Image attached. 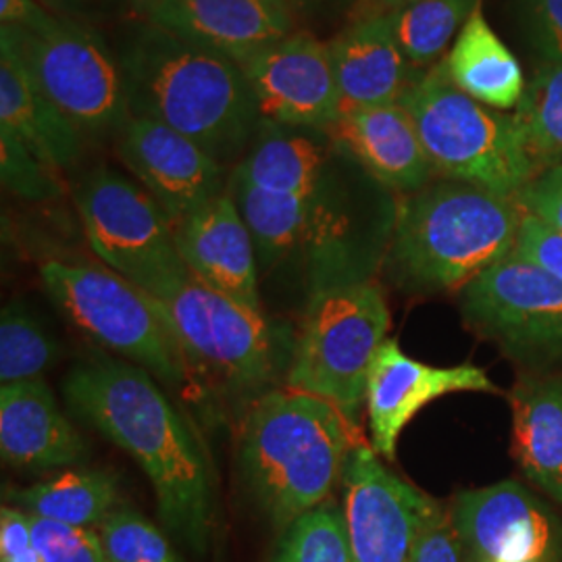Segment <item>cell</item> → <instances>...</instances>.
<instances>
[{"label":"cell","mask_w":562,"mask_h":562,"mask_svg":"<svg viewBox=\"0 0 562 562\" xmlns=\"http://www.w3.org/2000/svg\"><path fill=\"white\" fill-rule=\"evenodd\" d=\"M227 192L246 223L259 276L292 273L308 299L373 281L398 201L329 130L261 121Z\"/></svg>","instance_id":"obj_1"},{"label":"cell","mask_w":562,"mask_h":562,"mask_svg":"<svg viewBox=\"0 0 562 562\" xmlns=\"http://www.w3.org/2000/svg\"><path fill=\"white\" fill-rule=\"evenodd\" d=\"M67 408L138 462L153 485L162 529L204 554L215 517V482L199 436L138 364L97 355L63 382Z\"/></svg>","instance_id":"obj_2"},{"label":"cell","mask_w":562,"mask_h":562,"mask_svg":"<svg viewBox=\"0 0 562 562\" xmlns=\"http://www.w3.org/2000/svg\"><path fill=\"white\" fill-rule=\"evenodd\" d=\"M115 53L132 117L180 132L222 165L240 162L261 125L240 63L146 20L127 27Z\"/></svg>","instance_id":"obj_3"},{"label":"cell","mask_w":562,"mask_h":562,"mask_svg":"<svg viewBox=\"0 0 562 562\" xmlns=\"http://www.w3.org/2000/svg\"><path fill=\"white\" fill-rule=\"evenodd\" d=\"M340 408L290 387L271 390L241 419L240 473L278 531L329 498L361 440Z\"/></svg>","instance_id":"obj_4"},{"label":"cell","mask_w":562,"mask_h":562,"mask_svg":"<svg viewBox=\"0 0 562 562\" xmlns=\"http://www.w3.org/2000/svg\"><path fill=\"white\" fill-rule=\"evenodd\" d=\"M522 215L517 199L436 178L398 199L383 269L406 292L462 290L515 250Z\"/></svg>","instance_id":"obj_5"},{"label":"cell","mask_w":562,"mask_h":562,"mask_svg":"<svg viewBox=\"0 0 562 562\" xmlns=\"http://www.w3.org/2000/svg\"><path fill=\"white\" fill-rule=\"evenodd\" d=\"M401 104L438 178L469 181L517 199L542 171L517 117L467 97L448 78L443 60L419 74Z\"/></svg>","instance_id":"obj_6"},{"label":"cell","mask_w":562,"mask_h":562,"mask_svg":"<svg viewBox=\"0 0 562 562\" xmlns=\"http://www.w3.org/2000/svg\"><path fill=\"white\" fill-rule=\"evenodd\" d=\"M188 364L190 383L220 408L246 415L271 392L278 373L273 334L252 313L201 281H186L162 301Z\"/></svg>","instance_id":"obj_7"},{"label":"cell","mask_w":562,"mask_h":562,"mask_svg":"<svg viewBox=\"0 0 562 562\" xmlns=\"http://www.w3.org/2000/svg\"><path fill=\"white\" fill-rule=\"evenodd\" d=\"M41 278L48 299L86 336L138 364L157 382L171 387L190 383L161 301L106 265L55 259L42 265Z\"/></svg>","instance_id":"obj_8"},{"label":"cell","mask_w":562,"mask_h":562,"mask_svg":"<svg viewBox=\"0 0 562 562\" xmlns=\"http://www.w3.org/2000/svg\"><path fill=\"white\" fill-rule=\"evenodd\" d=\"M390 308L375 281L325 290L306 302L285 387L331 402L357 425Z\"/></svg>","instance_id":"obj_9"},{"label":"cell","mask_w":562,"mask_h":562,"mask_svg":"<svg viewBox=\"0 0 562 562\" xmlns=\"http://www.w3.org/2000/svg\"><path fill=\"white\" fill-rule=\"evenodd\" d=\"M0 48L86 138L120 132L132 117L117 53L90 23L59 18L41 32L0 25Z\"/></svg>","instance_id":"obj_10"},{"label":"cell","mask_w":562,"mask_h":562,"mask_svg":"<svg viewBox=\"0 0 562 562\" xmlns=\"http://www.w3.org/2000/svg\"><path fill=\"white\" fill-rule=\"evenodd\" d=\"M76 206L94 255L157 301L192 280L173 223L140 183L106 167L94 169L80 181Z\"/></svg>","instance_id":"obj_11"},{"label":"cell","mask_w":562,"mask_h":562,"mask_svg":"<svg viewBox=\"0 0 562 562\" xmlns=\"http://www.w3.org/2000/svg\"><path fill=\"white\" fill-rule=\"evenodd\" d=\"M464 322L529 367L562 362V281L513 250L461 290Z\"/></svg>","instance_id":"obj_12"},{"label":"cell","mask_w":562,"mask_h":562,"mask_svg":"<svg viewBox=\"0 0 562 562\" xmlns=\"http://www.w3.org/2000/svg\"><path fill=\"white\" fill-rule=\"evenodd\" d=\"M448 508L467 562H561V522L519 482L467 490Z\"/></svg>","instance_id":"obj_13"},{"label":"cell","mask_w":562,"mask_h":562,"mask_svg":"<svg viewBox=\"0 0 562 562\" xmlns=\"http://www.w3.org/2000/svg\"><path fill=\"white\" fill-rule=\"evenodd\" d=\"M341 485L355 561H411L434 498L387 471L364 442L352 448Z\"/></svg>","instance_id":"obj_14"},{"label":"cell","mask_w":562,"mask_h":562,"mask_svg":"<svg viewBox=\"0 0 562 562\" xmlns=\"http://www.w3.org/2000/svg\"><path fill=\"white\" fill-rule=\"evenodd\" d=\"M262 121L329 130L341 97L327 41L296 30L240 63Z\"/></svg>","instance_id":"obj_15"},{"label":"cell","mask_w":562,"mask_h":562,"mask_svg":"<svg viewBox=\"0 0 562 562\" xmlns=\"http://www.w3.org/2000/svg\"><path fill=\"white\" fill-rule=\"evenodd\" d=\"M117 155L173 223L183 222L227 190L225 165L180 132L144 117L120 130Z\"/></svg>","instance_id":"obj_16"},{"label":"cell","mask_w":562,"mask_h":562,"mask_svg":"<svg viewBox=\"0 0 562 562\" xmlns=\"http://www.w3.org/2000/svg\"><path fill=\"white\" fill-rule=\"evenodd\" d=\"M454 392L498 394L501 390L475 364H425L406 357L401 344L387 338L371 364L367 385V415L373 450L383 459L394 461L402 429L413 422L423 406Z\"/></svg>","instance_id":"obj_17"},{"label":"cell","mask_w":562,"mask_h":562,"mask_svg":"<svg viewBox=\"0 0 562 562\" xmlns=\"http://www.w3.org/2000/svg\"><path fill=\"white\" fill-rule=\"evenodd\" d=\"M176 241L194 280L262 315L257 248L227 190L178 223Z\"/></svg>","instance_id":"obj_18"},{"label":"cell","mask_w":562,"mask_h":562,"mask_svg":"<svg viewBox=\"0 0 562 562\" xmlns=\"http://www.w3.org/2000/svg\"><path fill=\"white\" fill-rule=\"evenodd\" d=\"M142 20L236 63L296 32L292 15L269 0H162Z\"/></svg>","instance_id":"obj_19"},{"label":"cell","mask_w":562,"mask_h":562,"mask_svg":"<svg viewBox=\"0 0 562 562\" xmlns=\"http://www.w3.org/2000/svg\"><path fill=\"white\" fill-rule=\"evenodd\" d=\"M329 134L394 194L419 192L438 178L401 102L346 106Z\"/></svg>","instance_id":"obj_20"},{"label":"cell","mask_w":562,"mask_h":562,"mask_svg":"<svg viewBox=\"0 0 562 562\" xmlns=\"http://www.w3.org/2000/svg\"><path fill=\"white\" fill-rule=\"evenodd\" d=\"M0 452L13 467L50 471L86 461L88 446L41 378L0 385Z\"/></svg>","instance_id":"obj_21"},{"label":"cell","mask_w":562,"mask_h":562,"mask_svg":"<svg viewBox=\"0 0 562 562\" xmlns=\"http://www.w3.org/2000/svg\"><path fill=\"white\" fill-rule=\"evenodd\" d=\"M327 46L341 109L401 102L422 74L404 57L387 15L346 23Z\"/></svg>","instance_id":"obj_22"},{"label":"cell","mask_w":562,"mask_h":562,"mask_svg":"<svg viewBox=\"0 0 562 562\" xmlns=\"http://www.w3.org/2000/svg\"><path fill=\"white\" fill-rule=\"evenodd\" d=\"M513 454L562 506V371L527 373L510 390Z\"/></svg>","instance_id":"obj_23"},{"label":"cell","mask_w":562,"mask_h":562,"mask_svg":"<svg viewBox=\"0 0 562 562\" xmlns=\"http://www.w3.org/2000/svg\"><path fill=\"white\" fill-rule=\"evenodd\" d=\"M0 125L57 171L80 161L86 140L80 127L42 92L7 48H0Z\"/></svg>","instance_id":"obj_24"},{"label":"cell","mask_w":562,"mask_h":562,"mask_svg":"<svg viewBox=\"0 0 562 562\" xmlns=\"http://www.w3.org/2000/svg\"><path fill=\"white\" fill-rule=\"evenodd\" d=\"M442 60L448 78L467 97L494 111H513L521 104L527 88L521 63L490 27L482 2Z\"/></svg>","instance_id":"obj_25"},{"label":"cell","mask_w":562,"mask_h":562,"mask_svg":"<svg viewBox=\"0 0 562 562\" xmlns=\"http://www.w3.org/2000/svg\"><path fill=\"white\" fill-rule=\"evenodd\" d=\"M7 498L32 517L92 529L120 506V490L106 471H67L27 490H11Z\"/></svg>","instance_id":"obj_26"},{"label":"cell","mask_w":562,"mask_h":562,"mask_svg":"<svg viewBox=\"0 0 562 562\" xmlns=\"http://www.w3.org/2000/svg\"><path fill=\"white\" fill-rule=\"evenodd\" d=\"M482 0H408L387 18L408 63L425 71L448 55Z\"/></svg>","instance_id":"obj_27"},{"label":"cell","mask_w":562,"mask_h":562,"mask_svg":"<svg viewBox=\"0 0 562 562\" xmlns=\"http://www.w3.org/2000/svg\"><path fill=\"white\" fill-rule=\"evenodd\" d=\"M515 117L540 169L562 167V63H543L536 71Z\"/></svg>","instance_id":"obj_28"},{"label":"cell","mask_w":562,"mask_h":562,"mask_svg":"<svg viewBox=\"0 0 562 562\" xmlns=\"http://www.w3.org/2000/svg\"><path fill=\"white\" fill-rule=\"evenodd\" d=\"M59 357V346L25 302L4 304L0 315V385L41 380Z\"/></svg>","instance_id":"obj_29"},{"label":"cell","mask_w":562,"mask_h":562,"mask_svg":"<svg viewBox=\"0 0 562 562\" xmlns=\"http://www.w3.org/2000/svg\"><path fill=\"white\" fill-rule=\"evenodd\" d=\"M278 562H357L340 504L327 498L292 522L283 531Z\"/></svg>","instance_id":"obj_30"},{"label":"cell","mask_w":562,"mask_h":562,"mask_svg":"<svg viewBox=\"0 0 562 562\" xmlns=\"http://www.w3.org/2000/svg\"><path fill=\"white\" fill-rule=\"evenodd\" d=\"M99 536L111 562H183L161 529L127 506L99 525Z\"/></svg>","instance_id":"obj_31"},{"label":"cell","mask_w":562,"mask_h":562,"mask_svg":"<svg viewBox=\"0 0 562 562\" xmlns=\"http://www.w3.org/2000/svg\"><path fill=\"white\" fill-rule=\"evenodd\" d=\"M0 176L4 188L23 201H55L63 194L57 169L42 161L4 125H0Z\"/></svg>","instance_id":"obj_32"},{"label":"cell","mask_w":562,"mask_h":562,"mask_svg":"<svg viewBox=\"0 0 562 562\" xmlns=\"http://www.w3.org/2000/svg\"><path fill=\"white\" fill-rule=\"evenodd\" d=\"M32 536L42 562H111L99 531L90 527L32 517Z\"/></svg>","instance_id":"obj_33"},{"label":"cell","mask_w":562,"mask_h":562,"mask_svg":"<svg viewBox=\"0 0 562 562\" xmlns=\"http://www.w3.org/2000/svg\"><path fill=\"white\" fill-rule=\"evenodd\" d=\"M408 562H467L448 506L431 503Z\"/></svg>","instance_id":"obj_34"},{"label":"cell","mask_w":562,"mask_h":562,"mask_svg":"<svg viewBox=\"0 0 562 562\" xmlns=\"http://www.w3.org/2000/svg\"><path fill=\"white\" fill-rule=\"evenodd\" d=\"M525 34L543 63H562V0H521Z\"/></svg>","instance_id":"obj_35"},{"label":"cell","mask_w":562,"mask_h":562,"mask_svg":"<svg viewBox=\"0 0 562 562\" xmlns=\"http://www.w3.org/2000/svg\"><path fill=\"white\" fill-rule=\"evenodd\" d=\"M515 250L562 281V234L548 223L525 213Z\"/></svg>","instance_id":"obj_36"},{"label":"cell","mask_w":562,"mask_h":562,"mask_svg":"<svg viewBox=\"0 0 562 562\" xmlns=\"http://www.w3.org/2000/svg\"><path fill=\"white\" fill-rule=\"evenodd\" d=\"M522 211L562 234V167H546L517 196Z\"/></svg>","instance_id":"obj_37"},{"label":"cell","mask_w":562,"mask_h":562,"mask_svg":"<svg viewBox=\"0 0 562 562\" xmlns=\"http://www.w3.org/2000/svg\"><path fill=\"white\" fill-rule=\"evenodd\" d=\"M0 562H42L32 536V517L11 504L0 510Z\"/></svg>","instance_id":"obj_38"},{"label":"cell","mask_w":562,"mask_h":562,"mask_svg":"<svg viewBox=\"0 0 562 562\" xmlns=\"http://www.w3.org/2000/svg\"><path fill=\"white\" fill-rule=\"evenodd\" d=\"M361 0H294V21L296 30L319 32L331 30L336 25H346ZM322 38V36H319Z\"/></svg>","instance_id":"obj_39"},{"label":"cell","mask_w":562,"mask_h":562,"mask_svg":"<svg viewBox=\"0 0 562 562\" xmlns=\"http://www.w3.org/2000/svg\"><path fill=\"white\" fill-rule=\"evenodd\" d=\"M59 15L48 11L41 0H0V23L25 32L50 27Z\"/></svg>","instance_id":"obj_40"},{"label":"cell","mask_w":562,"mask_h":562,"mask_svg":"<svg viewBox=\"0 0 562 562\" xmlns=\"http://www.w3.org/2000/svg\"><path fill=\"white\" fill-rule=\"evenodd\" d=\"M41 2L59 18L83 21V23L106 15L117 4V0H41ZM125 2L130 4V0Z\"/></svg>","instance_id":"obj_41"},{"label":"cell","mask_w":562,"mask_h":562,"mask_svg":"<svg viewBox=\"0 0 562 562\" xmlns=\"http://www.w3.org/2000/svg\"><path fill=\"white\" fill-rule=\"evenodd\" d=\"M408 0H361L359 7L355 9L350 21L367 20V18H382L390 15L394 9L402 7ZM348 21V23H350Z\"/></svg>","instance_id":"obj_42"},{"label":"cell","mask_w":562,"mask_h":562,"mask_svg":"<svg viewBox=\"0 0 562 562\" xmlns=\"http://www.w3.org/2000/svg\"><path fill=\"white\" fill-rule=\"evenodd\" d=\"M162 0H130V7L132 11L138 15V18H146L155 7H159Z\"/></svg>","instance_id":"obj_43"},{"label":"cell","mask_w":562,"mask_h":562,"mask_svg":"<svg viewBox=\"0 0 562 562\" xmlns=\"http://www.w3.org/2000/svg\"><path fill=\"white\" fill-rule=\"evenodd\" d=\"M269 2H273L276 7H280L281 11L290 13L292 20H294V0H269ZM294 23H296V21H294Z\"/></svg>","instance_id":"obj_44"}]
</instances>
